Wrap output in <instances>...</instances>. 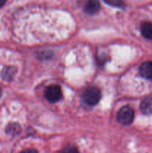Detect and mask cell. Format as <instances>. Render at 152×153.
I'll return each instance as SVG.
<instances>
[{"label":"cell","instance_id":"1","mask_svg":"<svg viewBox=\"0 0 152 153\" xmlns=\"http://www.w3.org/2000/svg\"><path fill=\"white\" fill-rule=\"evenodd\" d=\"M134 119V111L129 106H124L117 113V120L120 124L128 126L132 123Z\"/></svg>","mask_w":152,"mask_h":153},{"label":"cell","instance_id":"2","mask_svg":"<svg viewBox=\"0 0 152 153\" xmlns=\"http://www.w3.org/2000/svg\"><path fill=\"white\" fill-rule=\"evenodd\" d=\"M101 97V91L97 88H89L83 93V100L89 105L98 104Z\"/></svg>","mask_w":152,"mask_h":153},{"label":"cell","instance_id":"3","mask_svg":"<svg viewBox=\"0 0 152 153\" xmlns=\"http://www.w3.org/2000/svg\"><path fill=\"white\" fill-rule=\"evenodd\" d=\"M45 96L48 101L51 102H57L63 97L61 87L57 85H52L48 87L45 92Z\"/></svg>","mask_w":152,"mask_h":153},{"label":"cell","instance_id":"4","mask_svg":"<svg viewBox=\"0 0 152 153\" xmlns=\"http://www.w3.org/2000/svg\"><path fill=\"white\" fill-rule=\"evenodd\" d=\"M139 73L143 78L152 80V62L146 61L139 67Z\"/></svg>","mask_w":152,"mask_h":153},{"label":"cell","instance_id":"5","mask_svg":"<svg viewBox=\"0 0 152 153\" xmlns=\"http://www.w3.org/2000/svg\"><path fill=\"white\" fill-rule=\"evenodd\" d=\"M140 110L144 114L152 115V97H146L142 101Z\"/></svg>","mask_w":152,"mask_h":153},{"label":"cell","instance_id":"6","mask_svg":"<svg viewBox=\"0 0 152 153\" xmlns=\"http://www.w3.org/2000/svg\"><path fill=\"white\" fill-rule=\"evenodd\" d=\"M100 9V4L97 1H89L86 3L84 6V10L89 14H94Z\"/></svg>","mask_w":152,"mask_h":153},{"label":"cell","instance_id":"7","mask_svg":"<svg viewBox=\"0 0 152 153\" xmlns=\"http://www.w3.org/2000/svg\"><path fill=\"white\" fill-rule=\"evenodd\" d=\"M141 33L145 38L152 40V22H145L141 25Z\"/></svg>","mask_w":152,"mask_h":153},{"label":"cell","instance_id":"8","mask_svg":"<svg viewBox=\"0 0 152 153\" xmlns=\"http://www.w3.org/2000/svg\"><path fill=\"white\" fill-rule=\"evenodd\" d=\"M14 73L15 72L13 71V68H12V67H7V68H6L2 73L3 79L9 80V79H10V78L13 76Z\"/></svg>","mask_w":152,"mask_h":153},{"label":"cell","instance_id":"9","mask_svg":"<svg viewBox=\"0 0 152 153\" xmlns=\"http://www.w3.org/2000/svg\"><path fill=\"white\" fill-rule=\"evenodd\" d=\"M19 131H20V128L16 124H10L7 128V132L9 134H15L16 133H19Z\"/></svg>","mask_w":152,"mask_h":153},{"label":"cell","instance_id":"10","mask_svg":"<svg viewBox=\"0 0 152 153\" xmlns=\"http://www.w3.org/2000/svg\"><path fill=\"white\" fill-rule=\"evenodd\" d=\"M61 153H78V151L75 148H69V149H65Z\"/></svg>","mask_w":152,"mask_h":153},{"label":"cell","instance_id":"11","mask_svg":"<svg viewBox=\"0 0 152 153\" xmlns=\"http://www.w3.org/2000/svg\"><path fill=\"white\" fill-rule=\"evenodd\" d=\"M107 4H110V5H113V4H114L115 3H116V5L118 6V7H119V6H120V4H123V3H122V1H114V0H112V1H107Z\"/></svg>","mask_w":152,"mask_h":153},{"label":"cell","instance_id":"12","mask_svg":"<svg viewBox=\"0 0 152 153\" xmlns=\"http://www.w3.org/2000/svg\"><path fill=\"white\" fill-rule=\"evenodd\" d=\"M21 153H39L36 149H26V150L22 151Z\"/></svg>","mask_w":152,"mask_h":153},{"label":"cell","instance_id":"13","mask_svg":"<svg viewBox=\"0 0 152 153\" xmlns=\"http://www.w3.org/2000/svg\"><path fill=\"white\" fill-rule=\"evenodd\" d=\"M4 3H5V1H3V0H0V7H1L3 4H4Z\"/></svg>","mask_w":152,"mask_h":153},{"label":"cell","instance_id":"14","mask_svg":"<svg viewBox=\"0 0 152 153\" xmlns=\"http://www.w3.org/2000/svg\"><path fill=\"white\" fill-rule=\"evenodd\" d=\"M1 90L0 89V97H1Z\"/></svg>","mask_w":152,"mask_h":153}]
</instances>
